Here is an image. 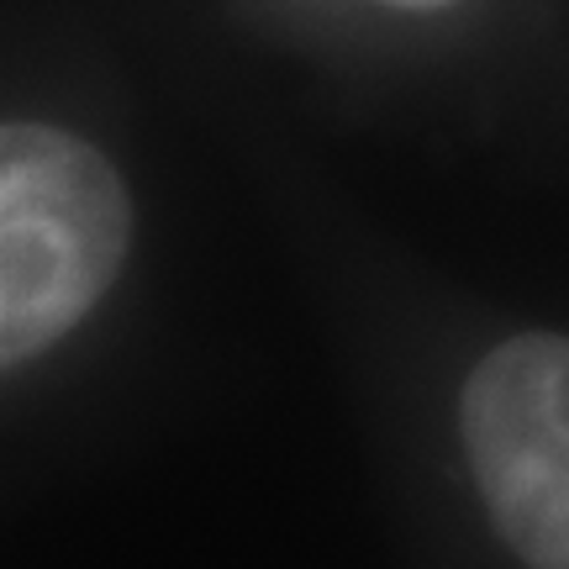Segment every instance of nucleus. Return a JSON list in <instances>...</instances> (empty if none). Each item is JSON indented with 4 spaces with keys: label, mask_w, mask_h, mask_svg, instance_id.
Here are the masks:
<instances>
[{
    "label": "nucleus",
    "mask_w": 569,
    "mask_h": 569,
    "mask_svg": "<svg viewBox=\"0 0 569 569\" xmlns=\"http://www.w3.org/2000/svg\"><path fill=\"white\" fill-rule=\"evenodd\" d=\"M132 248V196L84 138L0 132V365L21 369L96 311Z\"/></svg>",
    "instance_id": "1"
},
{
    "label": "nucleus",
    "mask_w": 569,
    "mask_h": 569,
    "mask_svg": "<svg viewBox=\"0 0 569 569\" xmlns=\"http://www.w3.org/2000/svg\"><path fill=\"white\" fill-rule=\"evenodd\" d=\"M459 432L496 532L528 569H569V338L490 348L459 396Z\"/></svg>",
    "instance_id": "2"
},
{
    "label": "nucleus",
    "mask_w": 569,
    "mask_h": 569,
    "mask_svg": "<svg viewBox=\"0 0 569 569\" xmlns=\"http://www.w3.org/2000/svg\"><path fill=\"white\" fill-rule=\"evenodd\" d=\"M386 6H401V11H443L453 0H386Z\"/></svg>",
    "instance_id": "3"
}]
</instances>
